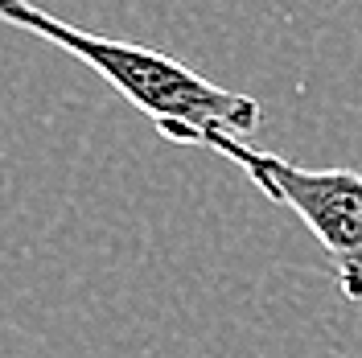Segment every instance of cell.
Segmentation results:
<instances>
[{
  "label": "cell",
  "instance_id": "cell-2",
  "mask_svg": "<svg viewBox=\"0 0 362 358\" xmlns=\"http://www.w3.org/2000/svg\"><path fill=\"white\" fill-rule=\"evenodd\" d=\"M206 149L239 165L247 181L276 206H288L329 255L338 289L350 305H362V173L354 169H305L296 161L251 149L247 140L210 132Z\"/></svg>",
  "mask_w": 362,
  "mask_h": 358
},
{
  "label": "cell",
  "instance_id": "cell-1",
  "mask_svg": "<svg viewBox=\"0 0 362 358\" xmlns=\"http://www.w3.org/2000/svg\"><path fill=\"white\" fill-rule=\"evenodd\" d=\"M0 21L17 25L25 33L66 50L83 67H90L107 87H115V95H124L136 112L148 115V124L169 144H206L210 132L243 140L259 128L264 112L251 95L218 87L206 74L189 70L181 58H169L160 50L99 37L90 29H78L37 8L33 0H0Z\"/></svg>",
  "mask_w": 362,
  "mask_h": 358
}]
</instances>
